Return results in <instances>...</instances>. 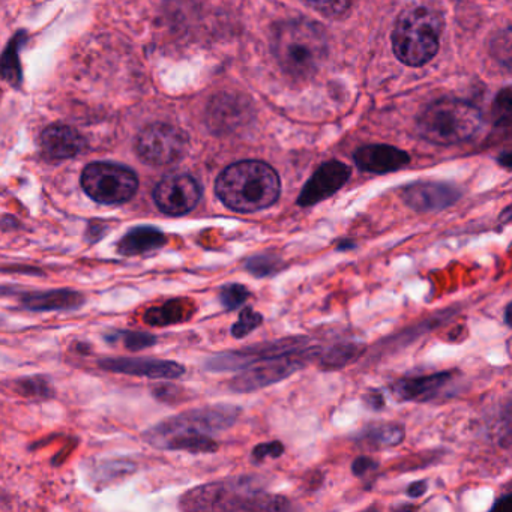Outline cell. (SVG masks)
Here are the masks:
<instances>
[{"mask_svg": "<svg viewBox=\"0 0 512 512\" xmlns=\"http://www.w3.org/2000/svg\"><path fill=\"white\" fill-rule=\"evenodd\" d=\"M215 193L232 211L253 214L277 203L280 176L263 161H239L221 172L215 182Z\"/></svg>", "mask_w": 512, "mask_h": 512, "instance_id": "obj_1", "label": "cell"}, {"mask_svg": "<svg viewBox=\"0 0 512 512\" xmlns=\"http://www.w3.org/2000/svg\"><path fill=\"white\" fill-rule=\"evenodd\" d=\"M271 46L281 70L295 80L313 77L329 52L325 29L307 19L287 20L275 26Z\"/></svg>", "mask_w": 512, "mask_h": 512, "instance_id": "obj_2", "label": "cell"}, {"mask_svg": "<svg viewBox=\"0 0 512 512\" xmlns=\"http://www.w3.org/2000/svg\"><path fill=\"white\" fill-rule=\"evenodd\" d=\"M181 508L185 511H283L289 500L266 494L254 487L251 479L212 482L184 494Z\"/></svg>", "mask_w": 512, "mask_h": 512, "instance_id": "obj_3", "label": "cell"}, {"mask_svg": "<svg viewBox=\"0 0 512 512\" xmlns=\"http://www.w3.org/2000/svg\"><path fill=\"white\" fill-rule=\"evenodd\" d=\"M442 17L427 7H412L403 11L392 31V49L395 56L409 67H422L436 56Z\"/></svg>", "mask_w": 512, "mask_h": 512, "instance_id": "obj_4", "label": "cell"}, {"mask_svg": "<svg viewBox=\"0 0 512 512\" xmlns=\"http://www.w3.org/2000/svg\"><path fill=\"white\" fill-rule=\"evenodd\" d=\"M481 112L457 98L434 101L418 119V133L434 145H458L472 139L481 128Z\"/></svg>", "mask_w": 512, "mask_h": 512, "instance_id": "obj_5", "label": "cell"}, {"mask_svg": "<svg viewBox=\"0 0 512 512\" xmlns=\"http://www.w3.org/2000/svg\"><path fill=\"white\" fill-rule=\"evenodd\" d=\"M85 193L101 205L130 202L139 188V178L128 167L113 163H92L83 170Z\"/></svg>", "mask_w": 512, "mask_h": 512, "instance_id": "obj_6", "label": "cell"}, {"mask_svg": "<svg viewBox=\"0 0 512 512\" xmlns=\"http://www.w3.org/2000/svg\"><path fill=\"white\" fill-rule=\"evenodd\" d=\"M241 409L229 404L202 407V409L190 410L175 418L167 419L151 430L148 434L149 442L157 445L161 439L175 433H202L211 434L227 430L238 421Z\"/></svg>", "mask_w": 512, "mask_h": 512, "instance_id": "obj_7", "label": "cell"}, {"mask_svg": "<svg viewBox=\"0 0 512 512\" xmlns=\"http://www.w3.org/2000/svg\"><path fill=\"white\" fill-rule=\"evenodd\" d=\"M317 355H319V349L307 346L299 352L251 365L230 380V389L235 392H254L268 388V386L292 376L295 371L301 370L310 359Z\"/></svg>", "mask_w": 512, "mask_h": 512, "instance_id": "obj_8", "label": "cell"}, {"mask_svg": "<svg viewBox=\"0 0 512 512\" xmlns=\"http://www.w3.org/2000/svg\"><path fill=\"white\" fill-rule=\"evenodd\" d=\"M188 139L184 131L169 124H152L137 139V154L152 166H167L184 157Z\"/></svg>", "mask_w": 512, "mask_h": 512, "instance_id": "obj_9", "label": "cell"}, {"mask_svg": "<svg viewBox=\"0 0 512 512\" xmlns=\"http://www.w3.org/2000/svg\"><path fill=\"white\" fill-rule=\"evenodd\" d=\"M304 347H307V338H284V340L274 341V343L259 344V346L232 350V352L212 356L206 362V368L211 371L245 370V368L251 367V365L259 364V362L299 352Z\"/></svg>", "mask_w": 512, "mask_h": 512, "instance_id": "obj_10", "label": "cell"}, {"mask_svg": "<svg viewBox=\"0 0 512 512\" xmlns=\"http://www.w3.org/2000/svg\"><path fill=\"white\" fill-rule=\"evenodd\" d=\"M202 199V187L190 175H169L155 187L154 200L163 214L182 217L190 214Z\"/></svg>", "mask_w": 512, "mask_h": 512, "instance_id": "obj_11", "label": "cell"}, {"mask_svg": "<svg viewBox=\"0 0 512 512\" xmlns=\"http://www.w3.org/2000/svg\"><path fill=\"white\" fill-rule=\"evenodd\" d=\"M350 175L352 170L346 164L341 161H328L320 166L310 181L304 185L298 197V205L308 208L329 199L346 185Z\"/></svg>", "mask_w": 512, "mask_h": 512, "instance_id": "obj_12", "label": "cell"}, {"mask_svg": "<svg viewBox=\"0 0 512 512\" xmlns=\"http://www.w3.org/2000/svg\"><path fill=\"white\" fill-rule=\"evenodd\" d=\"M461 191L443 182H416L403 190V200L416 212H439L458 202Z\"/></svg>", "mask_w": 512, "mask_h": 512, "instance_id": "obj_13", "label": "cell"}, {"mask_svg": "<svg viewBox=\"0 0 512 512\" xmlns=\"http://www.w3.org/2000/svg\"><path fill=\"white\" fill-rule=\"evenodd\" d=\"M103 370L149 379H179L184 376V365L178 362L152 358H109L100 361Z\"/></svg>", "mask_w": 512, "mask_h": 512, "instance_id": "obj_14", "label": "cell"}, {"mask_svg": "<svg viewBox=\"0 0 512 512\" xmlns=\"http://www.w3.org/2000/svg\"><path fill=\"white\" fill-rule=\"evenodd\" d=\"M451 382H454V371H442V373L397 380L392 383L391 391L400 401L425 403L440 397L442 391H445L446 386Z\"/></svg>", "mask_w": 512, "mask_h": 512, "instance_id": "obj_15", "label": "cell"}, {"mask_svg": "<svg viewBox=\"0 0 512 512\" xmlns=\"http://www.w3.org/2000/svg\"><path fill=\"white\" fill-rule=\"evenodd\" d=\"M353 160L362 172L376 175L397 172L410 163L406 152L388 145L362 146L353 154Z\"/></svg>", "mask_w": 512, "mask_h": 512, "instance_id": "obj_16", "label": "cell"}, {"mask_svg": "<svg viewBox=\"0 0 512 512\" xmlns=\"http://www.w3.org/2000/svg\"><path fill=\"white\" fill-rule=\"evenodd\" d=\"M41 146L50 160H68L83 151L85 139L67 125H52L41 136Z\"/></svg>", "mask_w": 512, "mask_h": 512, "instance_id": "obj_17", "label": "cell"}, {"mask_svg": "<svg viewBox=\"0 0 512 512\" xmlns=\"http://www.w3.org/2000/svg\"><path fill=\"white\" fill-rule=\"evenodd\" d=\"M85 302V296L74 290L58 289L49 292L29 293L23 305L31 311L74 310Z\"/></svg>", "mask_w": 512, "mask_h": 512, "instance_id": "obj_18", "label": "cell"}, {"mask_svg": "<svg viewBox=\"0 0 512 512\" xmlns=\"http://www.w3.org/2000/svg\"><path fill=\"white\" fill-rule=\"evenodd\" d=\"M167 238L160 229L151 226H139L128 230L118 242V251L122 256H140L149 251L158 250L166 244Z\"/></svg>", "mask_w": 512, "mask_h": 512, "instance_id": "obj_19", "label": "cell"}, {"mask_svg": "<svg viewBox=\"0 0 512 512\" xmlns=\"http://www.w3.org/2000/svg\"><path fill=\"white\" fill-rule=\"evenodd\" d=\"M155 446L172 451H187L191 454H214L220 445L209 434L202 433H175L164 437Z\"/></svg>", "mask_w": 512, "mask_h": 512, "instance_id": "obj_20", "label": "cell"}, {"mask_svg": "<svg viewBox=\"0 0 512 512\" xmlns=\"http://www.w3.org/2000/svg\"><path fill=\"white\" fill-rule=\"evenodd\" d=\"M194 314V305L185 299H172L161 307L146 311L145 322L151 326L175 325L185 322Z\"/></svg>", "mask_w": 512, "mask_h": 512, "instance_id": "obj_21", "label": "cell"}, {"mask_svg": "<svg viewBox=\"0 0 512 512\" xmlns=\"http://www.w3.org/2000/svg\"><path fill=\"white\" fill-rule=\"evenodd\" d=\"M361 440L374 448H391L404 440V428L397 424H376L365 428Z\"/></svg>", "mask_w": 512, "mask_h": 512, "instance_id": "obj_22", "label": "cell"}, {"mask_svg": "<svg viewBox=\"0 0 512 512\" xmlns=\"http://www.w3.org/2000/svg\"><path fill=\"white\" fill-rule=\"evenodd\" d=\"M364 347L355 343L335 344L325 352L320 353V365L325 370H340L346 365L352 364L356 358L362 355Z\"/></svg>", "mask_w": 512, "mask_h": 512, "instance_id": "obj_23", "label": "cell"}, {"mask_svg": "<svg viewBox=\"0 0 512 512\" xmlns=\"http://www.w3.org/2000/svg\"><path fill=\"white\" fill-rule=\"evenodd\" d=\"M281 259L274 254H257V256L248 257L245 260V269L254 277H269L280 271Z\"/></svg>", "mask_w": 512, "mask_h": 512, "instance_id": "obj_24", "label": "cell"}, {"mask_svg": "<svg viewBox=\"0 0 512 512\" xmlns=\"http://www.w3.org/2000/svg\"><path fill=\"white\" fill-rule=\"evenodd\" d=\"M263 323V316L257 311H254L251 307L242 308L241 313H239L238 322L232 326L230 332H232V337L236 338V340H242V338L250 335L254 329L259 328Z\"/></svg>", "mask_w": 512, "mask_h": 512, "instance_id": "obj_25", "label": "cell"}, {"mask_svg": "<svg viewBox=\"0 0 512 512\" xmlns=\"http://www.w3.org/2000/svg\"><path fill=\"white\" fill-rule=\"evenodd\" d=\"M248 298H250V290L244 284H226L220 290V302L227 311L242 307L248 301Z\"/></svg>", "mask_w": 512, "mask_h": 512, "instance_id": "obj_26", "label": "cell"}, {"mask_svg": "<svg viewBox=\"0 0 512 512\" xmlns=\"http://www.w3.org/2000/svg\"><path fill=\"white\" fill-rule=\"evenodd\" d=\"M116 338L122 341L125 347L131 352H139V350L146 349V347H152L157 343V337H154L148 332L139 331H124L119 332ZM109 340H115V337L109 338Z\"/></svg>", "mask_w": 512, "mask_h": 512, "instance_id": "obj_27", "label": "cell"}, {"mask_svg": "<svg viewBox=\"0 0 512 512\" xmlns=\"http://www.w3.org/2000/svg\"><path fill=\"white\" fill-rule=\"evenodd\" d=\"M313 10L326 17H340L349 11L352 0H305Z\"/></svg>", "mask_w": 512, "mask_h": 512, "instance_id": "obj_28", "label": "cell"}, {"mask_svg": "<svg viewBox=\"0 0 512 512\" xmlns=\"http://www.w3.org/2000/svg\"><path fill=\"white\" fill-rule=\"evenodd\" d=\"M284 454V445L278 440L260 443L253 449V460L256 463H263L268 458H280Z\"/></svg>", "mask_w": 512, "mask_h": 512, "instance_id": "obj_29", "label": "cell"}, {"mask_svg": "<svg viewBox=\"0 0 512 512\" xmlns=\"http://www.w3.org/2000/svg\"><path fill=\"white\" fill-rule=\"evenodd\" d=\"M19 391L25 395H35V397H49L50 388L46 380L26 379L19 383Z\"/></svg>", "mask_w": 512, "mask_h": 512, "instance_id": "obj_30", "label": "cell"}, {"mask_svg": "<svg viewBox=\"0 0 512 512\" xmlns=\"http://www.w3.org/2000/svg\"><path fill=\"white\" fill-rule=\"evenodd\" d=\"M374 469H377L376 461H374L373 458L365 457V455L356 458L352 464V472L355 476L367 475V473H370L371 470Z\"/></svg>", "mask_w": 512, "mask_h": 512, "instance_id": "obj_31", "label": "cell"}, {"mask_svg": "<svg viewBox=\"0 0 512 512\" xmlns=\"http://www.w3.org/2000/svg\"><path fill=\"white\" fill-rule=\"evenodd\" d=\"M107 232H109V226H107V224L92 223L91 226H89L88 232H86V239H88L91 244H95V242L101 241Z\"/></svg>", "mask_w": 512, "mask_h": 512, "instance_id": "obj_32", "label": "cell"}, {"mask_svg": "<svg viewBox=\"0 0 512 512\" xmlns=\"http://www.w3.org/2000/svg\"><path fill=\"white\" fill-rule=\"evenodd\" d=\"M364 400L365 404H367V407H370V409L382 410L383 407H385V397H383L382 392H367V394H365Z\"/></svg>", "mask_w": 512, "mask_h": 512, "instance_id": "obj_33", "label": "cell"}, {"mask_svg": "<svg viewBox=\"0 0 512 512\" xmlns=\"http://www.w3.org/2000/svg\"><path fill=\"white\" fill-rule=\"evenodd\" d=\"M428 484L427 481H415L407 487V496L412 499H418V497L424 496L427 493Z\"/></svg>", "mask_w": 512, "mask_h": 512, "instance_id": "obj_34", "label": "cell"}, {"mask_svg": "<svg viewBox=\"0 0 512 512\" xmlns=\"http://www.w3.org/2000/svg\"><path fill=\"white\" fill-rule=\"evenodd\" d=\"M512 508V496L511 494H505V496L499 497V499L494 502L493 511L500 512H508L511 511Z\"/></svg>", "mask_w": 512, "mask_h": 512, "instance_id": "obj_35", "label": "cell"}, {"mask_svg": "<svg viewBox=\"0 0 512 512\" xmlns=\"http://www.w3.org/2000/svg\"><path fill=\"white\" fill-rule=\"evenodd\" d=\"M352 248H355V244L353 242L349 241H343L340 245H338L337 250L344 251V250H352Z\"/></svg>", "mask_w": 512, "mask_h": 512, "instance_id": "obj_36", "label": "cell"}, {"mask_svg": "<svg viewBox=\"0 0 512 512\" xmlns=\"http://www.w3.org/2000/svg\"><path fill=\"white\" fill-rule=\"evenodd\" d=\"M500 221H503V223L505 224H508L509 221H511V209H505V212H503L502 217H500Z\"/></svg>", "mask_w": 512, "mask_h": 512, "instance_id": "obj_37", "label": "cell"}, {"mask_svg": "<svg viewBox=\"0 0 512 512\" xmlns=\"http://www.w3.org/2000/svg\"><path fill=\"white\" fill-rule=\"evenodd\" d=\"M509 313H511V305H506L505 308V323L508 326H511V317H509Z\"/></svg>", "mask_w": 512, "mask_h": 512, "instance_id": "obj_38", "label": "cell"}]
</instances>
